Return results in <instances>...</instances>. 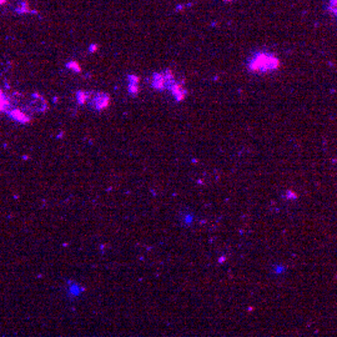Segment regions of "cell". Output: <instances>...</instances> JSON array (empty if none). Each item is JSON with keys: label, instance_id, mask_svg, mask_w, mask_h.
<instances>
[{"label": "cell", "instance_id": "3957f363", "mask_svg": "<svg viewBox=\"0 0 337 337\" xmlns=\"http://www.w3.org/2000/svg\"><path fill=\"white\" fill-rule=\"evenodd\" d=\"M226 1H231V0H226Z\"/></svg>", "mask_w": 337, "mask_h": 337}, {"label": "cell", "instance_id": "6da1fadb", "mask_svg": "<svg viewBox=\"0 0 337 337\" xmlns=\"http://www.w3.org/2000/svg\"><path fill=\"white\" fill-rule=\"evenodd\" d=\"M165 76H162L160 74H155L154 75V82H152V86L155 89H162L164 88V84H165Z\"/></svg>", "mask_w": 337, "mask_h": 337}, {"label": "cell", "instance_id": "7a4b0ae2", "mask_svg": "<svg viewBox=\"0 0 337 337\" xmlns=\"http://www.w3.org/2000/svg\"><path fill=\"white\" fill-rule=\"evenodd\" d=\"M4 3H5V0H0V5H1V4H4Z\"/></svg>", "mask_w": 337, "mask_h": 337}]
</instances>
